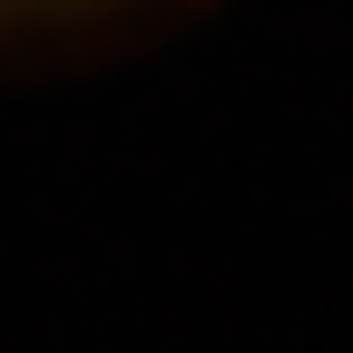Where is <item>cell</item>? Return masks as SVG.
<instances>
[{
    "instance_id": "6da1fadb",
    "label": "cell",
    "mask_w": 353,
    "mask_h": 353,
    "mask_svg": "<svg viewBox=\"0 0 353 353\" xmlns=\"http://www.w3.org/2000/svg\"><path fill=\"white\" fill-rule=\"evenodd\" d=\"M144 0H0V29H94Z\"/></svg>"
}]
</instances>
